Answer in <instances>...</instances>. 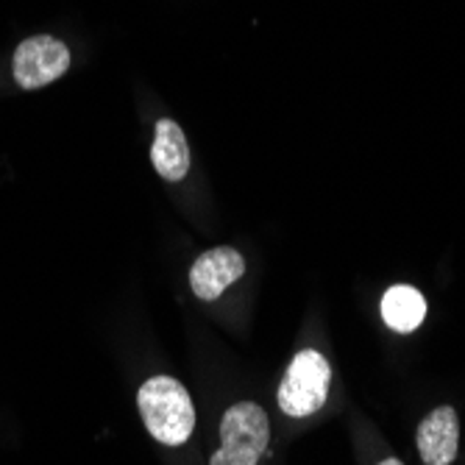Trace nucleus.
<instances>
[{"label": "nucleus", "mask_w": 465, "mask_h": 465, "mask_svg": "<svg viewBox=\"0 0 465 465\" xmlns=\"http://www.w3.org/2000/svg\"><path fill=\"white\" fill-rule=\"evenodd\" d=\"M140 412L148 432L164 446H182L193 435L195 407L190 393L173 376H153L140 388Z\"/></svg>", "instance_id": "nucleus-1"}, {"label": "nucleus", "mask_w": 465, "mask_h": 465, "mask_svg": "<svg viewBox=\"0 0 465 465\" xmlns=\"http://www.w3.org/2000/svg\"><path fill=\"white\" fill-rule=\"evenodd\" d=\"M268 412L253 401H240L223 412L221 449L209 460V465H257L268 449Z\"/></svg>", "instance_id": "nucleus-2"}, {"label": "nucleus", "mask_w": 465, "mask_h": 465, "mask_svg": "<svg viewBox=\"0 0 465 465\" xmlns=\"http://www.w3.org/2000/svg\"><path fill=\"white\" fill-rule=\"evenodd\" d=\"M331 368L315 349H304L292 357L279 385V407L292 418L318 412L329 399Z\"/></svg>", "instance_id": "nucleus-3"}, {"label": "nucleus", "mask_w": 465, "mask_h": 465, "mask_svg": "<svg viewBox=\"0 0 465 465\" xmlns=\"http://www.w3.org/2000/svg\"><path fill=\"white\" fill-rule=\"evenodd\" d=\"M70 67V51L54 36H31L15 54V78L23 90L54 84Z\"/></svg>", "instance_id": "nucleus-4"}, {"label": "nucleus", "mask_w": 465, "mask_h": 465, "mask_svg": "<svg viewBox=\"0 0 465 465\" xmlns=\"http://www.w3.org/2000/svg\"><path fill=\"white\" fill-rule=\"evenodd\" d=\"M242 273H245V260L240 257V251L221 245V248L201 253V257L193 262L190 284L201 302H215L218 295H223V290L232 287Z\"/></svg>", "instance_id": "nucleus-5"}, {"label": "nucleus", "mask_w": 465, "mask_h": 465, "mask_svg": "<svg viewBox=\"0 0 465 465\" xmlns=\"http://www.w3.org/2000/svg\"><path fill=\"white\" fill-rule=\"evenodd\" d=\"M418 451L427 465H449L460 446V418L451 407H438L418 427Z\"/></svg>", "instance_id": "nucleus-6"}, {"label": "nucleus", "mask_w": 465, "mask_h": 465, "mask_svg": "<svg viewBox=\"0 0 465 465\" xmlns=\"http://www.w3.org/2000/svg\"><path fill=\"white\" fill-rule=\"evenodd\" d=\"M151 159L156 173L167 182H182L190 171V148L187 137L179 129V123L173 120H159L156 123V134H153V148Z\"/></svg>", "instance_id": "nucleus-7"}, {"label": "nucleus", "mask_w": 465, "mask_h": 465, "mask_svg": "<svg viewBox=\"0 0 465 465\" xmlns=\"http://www.w3.org/2000/svg\"><path fill=\"white\" fill-rule=\"evenodd\" d=\"M427 315V302L415 287L410 284H396L385 292L382 299V318L393 331H415L420 323H424Z\"/></svg>", "instance_id": "nucleus-8"}, {"label": "nucleus", "mask_w": 465, "mask_h": 465, "mask_svg": "<svg viewBox=\"0 0 465 465\" xmlns=\"http://www.w3.org/2000/svg\"><path fill=\"white\" fill-rule=\"evenodd\" d=\"M379 465H404V462H401V460H393V457H391V460H385V462H379Z\"/></svg>", "instance_id": "nucleus-9"}]
</instances>
